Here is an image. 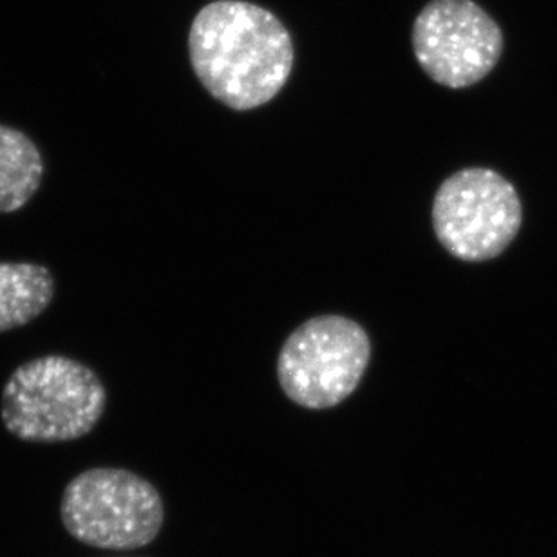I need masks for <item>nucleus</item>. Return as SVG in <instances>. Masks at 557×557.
<instances>
[{
	"instance_id": "39448f33",
	"label": "nucleus",
	"mask_w": 557,
	"mask_h": 557,
	"mask_svg": "<svg viewBox=\"0 0 557 557\" xmlns=\"http://www.w3.org/2000/svg\"><path fill=\"white\" fill-rule=\"evenodd\" d=\"M433 228L440 245L466 263L491 261L515 242L523 207L515 185L499 172L469 166L434 194Z\"/></svg>"
},
{
	"instance_id": "423d86ee",
	"label": "nucleus",
	"mask_w": 557,
	"mask_h": 557,
	"mask_svg": "<svg viewBox=\"0 0 557 557\" xmlns=\"http://www.w3.org/2000/svg\"><path fill=\"white\" fill-rule=\"evenodd\" d=\"M411 46L431 81L466 89L496 67L504 53V33L472 0H431L414 18Z\"/></svg>"
},
{
	"instance_id": "0eeeda50",
	"label": "nucleus",
	"mask_w": 557,
	"mask_h": 557,
	"mask_svg": "<svg viewBox=\"0 0 557 557\" xmlns=\"http://www.w3.org/2000/svg\"><path fill=\"white\" fill-rule=\"evenodd\" d=\"M53 297V274L44 264L0 263V333L42 315Z\"/></svg>"
},
{
	"instance_id": "7ed1b4c3",
	"label": "nucleus",
	"mask_w": 557,
	"mask_h": 557,
	"mask_svg": "<svg viewBox=\"0 0 557 557\" xmlns=\"http://www.w3.org/2000/svg\"><path fill=\"white\" fill-rule=\"evenodd\" d=\"M60 520L76 542L102 550H136L165 523L160 491L120 467H95L73 478L60 499Z\"/></svg>"
},
{
	"instance_id": "20e7f679",
	"label": "nucleus",
	"mask_w": 557,
	"mask_h": 557,
	"mask_svg": "<svg viewBox=\"0 0 557 557\" xmlns=\"http://www.w3.org/2000/svg\"><path fill=\"white\" fill-rule=\"evenodd\" d=\"M371 359V341L359 322L319 315L302 322L281 348L278 384L300 408H335L359 387Z\"/></svg>"
},
{
	"instance_id": "f03ea898",
	"label": "nucleus",
	"mask_w": 557,
	"mask_h": 557,
	"mask_svg": "<svg viewBox=\"0 0 557 557\" xmlns=\"http://www.w3.org/2000/svg\"><path fill=\"white\" fill-rule=\"evenodd\" d=\"M108 404L100 376L78 360L48 355L18 366L5 382L0 417L22 442L60 444L91 433Z\"/></svg>"
},
{
	"instance_id": "f257e3e1",
	"label": "nucleus",
	"mask_w": 557,
	"mask_h": 557,
	"mask_svg": "<svg viewBox=\"0 0 557 557\" xmlns=\"http://www.w3.org/2000/svg\"><path fill=\"white\" fill-rule=\"evenodd\" d=\"M188 57L210 97L243 113L272 102L288 84L294 38L263 5L214 0L194 16Z\"/></svg>"
},
{
	"instance_id": "6e6552de",
	"label": "nucleus",
	"mask_w": 557,
	"mask_h": 557,
	"mask_svg": "<svg viewBox=\"0 0 557 557\" xmlns=\"http://www.w3.org/2000/svg\"><path fill=\"white\" fill-rule=\"evenodd\" d=\"M44 158L22 131L0 124V214L26 207L42 185Z\"/></svg>"
}]
</instances>
